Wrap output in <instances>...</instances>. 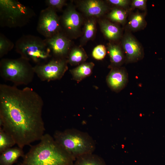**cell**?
<instances>
[{
	"instance_id": "cell-24",
	"label": "cell",
	"mask_w": 165,
	"mask_h": 165,
	"mask_svg": "<svg viewBox=\"0 0 165 165\" xmlns=\"http://www.w3.org/2000/svg\"><path fill=\"white\" fill-rule=\"evenodd\" d=\"M95 22L93 19H91L86 23L83 36L84 40L87 41L91 38L94 36L95 30Z\"/></svg>"
},
{
	"instance_id": "cell-18",
	"label": "cell",
	"mask_w": 165,
	"mask_h": 165,
	"mask_svg": "<svg viewBox=\"0 0 165 165\" xmlns=\"http://www.w3.org/2000/svg\"><path fill=\"white\" fill-rule=\"evenodd\" d=\"M88 58L84 50L82 48H75L71 51L68 62L72 65H76L84 63Z\"/></svg>"
},
{
	"instance_id": "cell-15",
	"label": "cell",
	"mask_w": 165,
	"mask_h": 165,
	"mask_svg": "<svg viewBox=\"0 0 165 165\" xmlns=\"http://www.w3.org/2000/svg\"><path fill=\"white\" fill-rule=\"evenodd\" d=\"M94 66L92 62L83 63L70 70L73 79L79 82L89 76L92 73Z\"/></svg>"
},
{
	"instance_id": "cell-5",
	"label": "cell",
	"mask_w": 165,
	"mask_h": 165,
	"mask_svg": "<svg viewBox=\"0 0 165 165\" xmlns=\"http://www.w3.org/2000/svg\"><path fill=\"white\" fill-rule=\"evenodd\" d=\"M16 48L23 59L35 62L46 60L50 56L51 49L45 40L33 36L21 37L16 42Z\"/></svg>"
},
{
	"instance_id": "cell-8",
	"label": "cell",
	"mask_w": 165,
	"mask_h": 165,
	"mask_svg": "<svg viewBox=\"0 0 165 165\" xmlns=\"http://www.w3.org/2000/svg\"><path fill=\"white\" fill-rule=\"evenodd\" d=\"M67 61L64 59H53L48 63L33 68L43 80L50 81L61 78L67 70Z\"/></svg>"
},
{
	"instance_id": "cell-26",
	"label": "cell",
	"mask_w": 165,
	"mask_h": 165,
	"mask_svg": "<svg viewBox=\"0 0 165 165\" xmlns=\"http://www.w3.org/2000/svg\"><path fill=\"white\" fill-rule=\"evenodd\" d=\"M46 3L48 7L54 10L55 9H61L65 5L66 1L64 0H47Z\"/></svg>"
},
{
	"instance_id": "cell-23",
	"label": "cell",
	"mask_w": 165,
	"mask_h": 165,
	"mask_svg": "<svg viewBox=\"0 0 165 165\" xmlns=\"http://www.w3.org/2000/svg\"><path fill=\"white\" fill-rule=\"evenodd\" d=\"M14 44L2 35L0 36V55L2 57L10 50Z\"/></svg>"
},
{
	"instance_id": "cell-11",
	"label": "cell",
	"mask_w": 165,
	"mask_h": 165,
	"mask_svg": "<svg viewBox=\"0 0 165 165\" xmlns=\"http://www.w3.org/2000/svg\"><path fill=\"white\" fill-rule=\"evenodd\" d=\"M51 49L56 55L62 56L65 55L68 52L71 45V41L63 35L57 33L45 40Z\"/></svg>"
},
{
	"instance_id": "cell-27",
	"label": "cell",
	"mask_w": 165,
	"mask_h": 165,
	"mask_svg": "<svg viewBox=\"0 0 165 165\" xmlns=\"http://www.w3.org/2000/svg\"><path fill=\"white\" fill-rule=\"evenodd\" d=\"M146 2L145 0H134L132 1L131 6L133 8L145 10L146 7Z\"/></svg>"
},
{
	"instance_id": "cell-28",
	"label": "cell",
	"mask_w": 165,
	"mask_h": 165,
	"mask_svg": "<svg viewBox=\"0 0 165 165\" xmlns=\"http://www.w3.org/2000/svg\"><path fill=\"white\" fill-rule=\"evenodd\" d=\"M108 1L112 4L123 7L127 6L129 2V1L127 0H109Z\"/></svg>"
},
{
	"instance_id": "cell-16",
	"label": "cell",
	"mask_w": 165,
	"mask_h": 165,
	"mask_svg": "<svg viewBox=\"0 0 165 165\" xmlns=\"http://www.w3.org/2000/svg\"><path fill=\"white\" fill-rule=\"evenodd\" d=\"M73 165H106L100 156L93 153L85 154L76 158Z\"/></svg>"
},
{
	"instance_id": "cell-13",
	"label": "cell",
	"mask_w": 165,
	"mask_h": 165,
	"mask_svg": "<svg viewBox=\"0 0 165 165\" xmlns=\"http://www.w3.org/2000/svg\"><path fill=\"white\" fill-rule=\"evenodd\" d=\"M80 6L83 11L89 16H99L107 9L105 5L100 0H85L82 2Z\"/></svg>"
},
{
	"instance_id": "cell-10",
	"label": "cell",
	"mask_w": 165,
	"mask_h": 165,
	"mask_svg": "<svg viewBox=\"0 0 165 165\" xmlns=\"http://www.w3.org/2000/svg\"><path fill=\"white\" fill-rule=\"evenodd\" d=\"M128 81V75L123 69L112 68L106 78L109 87L113 91L118 92L125 86Z\"/></svg>"
},
{
	"instance_id": "cell-20",
	"label": "cell",
	"mask_w": 165,
	"mask_h": 165,
	"mask_svg": "<svg viewBox=\"0 0 165 165\" xmlns=\"http://www.w3.org/2000/svg\"><path fill=\"white\" fill-rule=\"evenodd\" d=\"M16 144L13 137L0 127V153Z\"/></svg>"
},
{
	"instance_id": "cell-19",
	"label": "cell",
	"mask_w": 165,
	"mask_h": 165,
	"mask_svg": "<svg viewBox=\"0 0 165 165\" xmlns=\"http://www.w3.org/2000/svg\"><path fill=\"white\" fill-rule=\"evenodd\" d=\"M108 50L110 60L112 64L115 66L118 65L123 62L124 56L120 47L113 44H109Z\"/></svg>"
},
{
	"instance_id": "cell-22",
	"label": "cell",
	"mask_w": 165,
	"mask_h": 165,
	"mask_svg": "<svg viewBox=\"0 0 165 165\" xmlns=\"http://www.w3.org/2000/svg\"><path fill=\"white\" fill-rule=\"evenodd\" d=\"M127 16V13L125 11L117 9L113 10L109 15V17L111 20L121 23L124 22Z\"/></svg>"
},
{
	"instance_id": "cell-21",
	"label": "cell",
	"mask_w": 165,
	"mask_h": 165,
	"mask_svg": "<svg viewBox=\"0 0 165 165\" xmlns=\"http://www.w3.org/2000/svg\"><path fill=\"white\" fill-rule=\"evenodd\" d=\"M145 20L143 14L139 13L132 16L128 23L129 28L132 30H139L143 26Z\"/></svg>"
},
{
	"instance_id": "cell-9",
	"label": "cell",
	"mask_w": 165,
	"mask_h": 165,
	"mask_svg": "<svg viewBox=\"0 0 165 165\" xmlns=\"http://www.w3.org/2000/svg\"><path fill=\"white\" fill-rule=\"evenodd\" d=\"M122 45L128 62L136 61L142 57L143 52L141 46L132 35H126L123 39Z\"/></svg>"
},
{
	"instance_id": "cell-4",
	"label": "cell",
	"mask_w": 165,
	"mask_h": 165,
	"mask_svg": "<svg viewBox=\"0 0 165 165\" xmlns=\"http://www.w3.org/2000/svg\"><path fill=\"white\" fill-rule=\"evenodd\" d=\"M34 14L31 9L17 1L0 0L1 26L9 28L23 26L30 20Z\"/></svg>"
},
{
	"instance_id": "cell-6",
	"label": "cell",
	"mask_w": 165,
	"mask_h": 165,
	"mask_svg": "<svg viewBox=\"0 0 165 165\" xmlns=\"http://www.w3.org/2000/svg\"><path fill=\"white\" fill-rule=\"evenodd\" d=\"M1 63L2 72L6 79L16 83H23L28 77L29 68L21 60L5 59Z\"/></svg>"
},
{
	"instance_id": "cell-1",
	"label": "cell",
	"mask_w": 165,
	"mask_h": 165,
	"mask_svg": "<svg viewBox=\"0 0 165 165\" xmlns=\"http://www.w3.org/2000/svg\"><path fill=\"white\" fill-rule=\"evenodd\" d=\"M43 101L33 90L5 84L0 86V127L22 148L40 141L45 129Z\"/></svg>"
},
{
	"instance_id": "cell-2",
	"label": "cell",
	"mask_w": 165,
	"mask_h": 165,
	"mask_svg": "<svg viewBox=\"0 0 165 165\" xmlns=\"http://www.w3.org/2000/svg\"><path fill=\"white\" fill-rule=\"evenodd\" d=\"M23 158L21 165H73L75 160L48 134L31 146Z\"/></svg>"
},
{
	"instance_id": "cell-12",
	"label": "cell",
	"mask_w": 165,
	"mask_h": 165,
	"mask_svg": "<svg viewBox=\"0 0 165 165\" xmlns=\"http://www.w3.org/2000/svg\"><path fill=\"white\" fill-rule=\"evenodd\" d=\"M62 23L67 31L75 33L79 29L81 18L79 14L74 9L69 8L65 11L63 15Z\"/></svg>"
},
{
	"instance_id": "cell-17",
	"label": "cell",
	"mask_w": 165,
	"mask_h": 165,
	"mask_svg": "<svg viewBox=\"0 0 165 165\" xmlns=\"http://www.w3.org/2000/svg\"><path fill=\"white\" fill-rule=\"evenodd\" d=\"M100 26L103 33L108 39L114 40L119 37L120 30L115 24L107 20H103L101 22Z\"/></svg>"
},
{
	"instance_id": "cell-3",
	"label": "cell",
	"mask_w": 165,
	"mask_h": 165,
	"mask_svg": "<svg viewBox=\"0 0 165 165\" xmlns=\"http://www.w3.org/2000/svg\"><path fill=\"white\" fill-rule=\"evenodd\" d=\"M53 138L56 142L75 160L82 155L94 153L95 141L87 133L72 128L57 130Z\"/></svg>"
},
{
	"instance_id": "cell-14",
	"label": "cell",
	"mask_w": 165,
	"mask_h": 165,
	"mask_svg": "<svg viewBox=\"0 0 165 165\" xmlns=\"http://www.w3.org/2000/svg\"><path fill=\"white\" fill-rule=\"evenodd\" d=\"M0 153V165H13L25 154L23 148L18 146L9 148Z\"/></svg>"
},
{
	"instance_id": "cell-25",
	"label": "cell",
	"mask_w": 165,
	"mask_h": 165,
	"mask_svg": "<svg viewBox=\"0 0 165 165\" xmlns=\"http://www.w3.org/2000/svg\"><path fill=\"white\" fill-rule=\"evenodd\" d=\"M106 53V49L105 46L102 45H99L94 49L92 55L96 60H101L104 58Z\"/></svg>"
},
{
	"instance_id": "cell-7",
	"label": "cell",
	"mask_w": 165,
	"mask_h": 165,
	"mask_svg": "<svg viewBox=\"0 0 165 165\" xmlns=\"http://www.w3.org/2000/svg\"><path fill=\"white\" fill-rule=\"evenodd\" d=\"M60 28L59 19L55 10L48 7L41 12L37 28L40 34L48 38L58 33Z\"/></svg>"
}]
</instances>
